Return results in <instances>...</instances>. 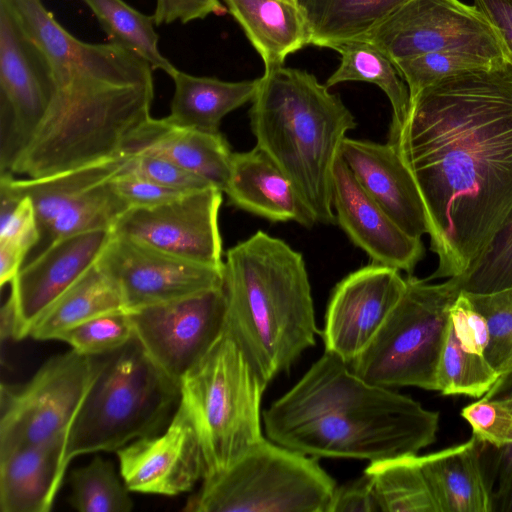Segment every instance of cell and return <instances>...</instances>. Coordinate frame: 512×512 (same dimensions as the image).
I'll return each instance as SVG.
<instances>
[{
	"instance_id": "obj_1",
	"label": "cell",
	"mask_w": 512,
	"mask_h": 512,
	"mask_svg": "<svg viewBox=\"0 0 512 512\" xmlns=\"http://www.w3.org/2000/svg\"><path fill=\"white\" fill-rule=\"evenodd\" d=\"M388 143L424 204L438 261L426 280L461 276L512 216V60L424 89Z\"/></svg>"
},
{
	"instance_id": "obj_2",
	"label": "cell",
	"mask_w": 512,
	"mask_h": 512,
	"mask_svg": "<svg viewBox=\"0 0 512 512\" xmlns=\"http://www.w3.org/2000/svg\"><path fill=\"white\" fill-rule=\"evenodd\" d=\"M263 423L269 440L301 454L375 462L417 455L434 443L439 412L365 381L325 350L263 412Z\"/></svg>"
},
{
	"instance_id": "obj_3",
	"label": "cell",
	"mask_w": 512,
	"mask_h": 512,
	"mask_svg": "<svg viewBox=\"0 0 512 512\" xmlns=\"http://www.w3.org/2000/svg\"><path fill=\"white\" fill-rule=\"evenodd\" d=\"M226 327L269 384L318 333L304 258L283 240L257 231L226 253Z\"/></svg>"
},
{
	"instance_id": "obj_4",
	"label": "cell",
	"mask_w": 512,
	"mask_h": 512,
	"mask_svg": "<svg viewBox=\"0 0 512 512\" xmlns=\"http://www.w3.org/2000/svg\"><path fill=\"white\" fill-rule=\"evenodd\" d=\"M249 111L261 148L287 175L316 218L334 224L333 170L355 118L338 94L306 70H264Z\"/></svg>"
},
{
	"instance_id": "obj_5",
	"label": "cell",
	"mask_w": 512,
	"mask_h": 512,
	"mask_svg": "<svg viewBox=\"0 0 512 512\" xmlns=\"http://www.w3.org/2000/svg\"><path fill=\"white\" fill-rule=\"evenodd\" d=\"M179 401V383L134 336L119 349L101 355L99 370L67 434V464L76 456L117 451L159 433Z\"/></svg>"
},
{
	"instance_id": "obj_6",
	"label": "cell",
	"mask_w": 512,
	"mask_h": 512,
	"mask_svg": "<svg viewBox=\"0 0 512 512\" xmlns=\"http://www.w3.org/2000/svg\"><path fill=\"white\" fill-rule=\"evenodd\" d=\"M267 386L226 329L181 378L179 405L198 435L204 478L224 471L264 438L260 411Z\"/></svg>"
},
{
	"instance_id": "obj_7",
	"label": "cell",
	"mask_w": 512,
	"mask_h": 512,
	"mask_svg": "<svg viewBox=\"0 0 512 512\" xmlns=\"http://www.w3.org/2000/svg\"><path fill=\"white\" fill-rule=\"evenodd\" d=\"M336 488L317 458L263 438L230 467L204 478L184 510L329 512Z\"/></svg>"
},
{
	"instance_id": "obj_8",
	"label": "cell",
	"mask_w": 512,
	"mask_h": 512,
	"mask_svg": "<svg viewBox=\"0 0 512 512\" xmlns=\"http://www.w3.org/2000/svg\"><path fill=\"white\" fill-rule=\"evenodd\" d=\"M369 345L349 365L365 381L391 389L437 391L449 310L461 289L455 277L433 284L412 275Z\"/></svg>"
},
{
	"instance_id": "obj_9",
	"label": "cell",
	"mask_w": 512,
	"mask_h": 512,
	"mask_svg": "<svg viewBox=\"0 0 512 512\" xmlns=\"http://www.w3.org/2000/svg\"><path fill=\"white\" fill-rule=\"evenodd\" d=\"M100 363L101 356L71 349L46 361L23 387L2 384L0 458L67 437Z\"/></svg>"
},
{
	"instance_id": "obj_10",
	"label": "cell",
	"mask_w": 512,
	"mask_h": 512,
	"mask_svg": "<svg viewBox=\"0 0 512 512\" xmlns=\"http://www.w3.org/2000/svg\"><path fill=\"white\" fill-rule=\"evenodd\" d=\"M124 161L117 157L43 178L0 173V180L32 201L39 230L33 256L62 237L113 228L129 209L113 186Z\"/></svg>"
},
{
	"instance_id": "obj_11",
	"label": "cell",
	"mask_w": 512,
	"mask_h": 512,
	"mask_svg": "<svg viewBox=\"0 0 512 512\" xmlns=\"http://www.w3.org/2000/svg\"><path fill=\"white\" fill-rule=\"evenodd\" d=\"M55 92L47 56L0 1V173H11L29 147Z\"/></svg>"
},
{
	"instance_id": "obj_12",
	"label": "cell",
	"mask_w": 512,
	"mask_h": 512,
	"mask_svg": "<svg viewBox=\"0 0 512 512\" xmlns=\"http://www.w3.org/2000/svg\"><path fill=\"white\" fill-rule=\"evenodd\" d=\"M363 40L392 62L451 49L510 59L485 15L460 0H407Z\"/></svg>"
},
{
	"instance_id": "obj_13",
	"label": "cell",
	"mask_w": 512,
	"mask_h": 512,
	"mask_svg": "<svg viewBox=\"0 0 512 512\" xmlns=\"http://www.w3.org/2000/svg\"><path fill=\"white\" fill-rule=\"evenodd\" d=\"M127 311L134 336L151 359L179 383L224 332L227 300L221 287Z\"/></svg>"
},
{
	"instance_id": "obj_14",
	"label": "cell",
	"mask_w": 512,
	"mask_h": 512,
	"mask_svg": "<svg viewBox=\"0 0 512 512\" xmlns=\"http://www.w3.org/2000/svg\"><path fill=\"white\" fill-rule=\"evenodd\" d=\"M112 237V229L76 233L26 261L1 309V339L28 337L39 316L97 263Z\"/></svg>"
},
{
	"instance_id": "obj_15",
	"label": "cell",
	"mask_w": 512,
	"mask_h": 512,
	"mask_svg": "<svg viewBox=\"0 0 512 512\" xmlns=\"http://www.w3.org/2000/svg\"><path fill=\"white\" fill-rule=\"evenodd\" d=\"M97 265L117 284L126 310L178 300L224 285L223 268L114 234Z\"/></svg>"
},
{
	"instance_id": "obj_16",
	"label": "cell",
	"mask_w": 512,
	"mask_h": 512,
	"mask_svg": "<svg viewBox=\"0 0 512 512\" xmlns=\"http://www.w3.org/2000/svg\"><path fill=\"white\" fill-rule=\"evenodd\" d=\"M47 56L56 90L80 79L116 85H153L152 67L114 44H91L75 38L41 0H0Z\"/></svg>"
},
{
	"instance_id": "obj_17",
	"label": "cell",
	"mask_w": 512,
	"mask_h": 512,
	"mask_svg": "<svg viewBox=\"0 0 512 512\" xmlns=\"http://www.w3.org/2000/svg\"><path fill=\"white\" fill-rule=\"evenodd\" d=\"M222 193L211 186L155 207L130 208L119 217L112 232L200 264L223 268L218 224Z\"/></svg>"
},
{
	"instance_id": "obj_18",
	"label": "cell",
	"mask_w": 512,
	"mask_h": 512,
	"mask_svg": "<svg viewBox=\"0 0 512 512\" xmlns=\"http://www.w3.org/2000/svg\"><path fill=\"white\" fill-rule=\"evenodd\" d=\"M406 286L400 271L372 263L334 288L322 332L325 350L350 364L372 341Z\"/></svg>"
},
{
	"instance_id": "obj_19",
	"label": "cell",
	"mask_w": 512,
	"mask_h": 512,
	"mask_svg": "<svg viewBox=\"0 0 512 512\" xmlns=\"http://www.w3.org/2000/svg\"><path fill=\"white\" fill-rule=\"evenodd\" d=\"M116 453L120 476L131 492L176 496L191 491L206 474L198 435L180 405L163 432L134 440Z\"/></svg>"
},
{
	"instance_id": "obj_20",
	"label": "cell",
	"mask_w": 512,
	"mask_h": 512,
	"mask_svg": "<svg viewBox=\"0 0 512 512\" xmlns=\"http://www.w3.org/2000/svg\"><path fill=\"white\" fill-rule=\"evenodd\" d=\"M336 222L373 263L411 275L425 255L421 238L404 232L365 191L343 160L337 158L332 180Z\"/></svg>"
},
{
	"instance_id": "obj_21",
	"label": "cell",
	"mask_w": 512,
	"mask_h": 512,
	"mask_svg": "<svg viewBox=\"0 0 512 512\" xmlns=\"http://www.w3.org/2000/svg\"><path fill=\"white\" fill-rule=\"evenodd\" d=\"M340 155L365 191L408 235L428 234V222L417 186L395 149L346 137Z\"/></svg>"
},
{
	"instance_id": "obj_22",
	"label": "cell",
	"mask_w": 512,
	"mask_h": 512,
	"mask_svg": "<svg viewBox=\"0 0 512 512\" xmlns=\"http://www.w3.org/2000/svg\"><path fill=\"white\" fill-rule=\"evenodd\" d=\"M231 205L273 222L312 228L316 218L294 184L261 148L233 153L223 191Z\"/></svg>"
},
{
	"instance_id": "obj_23",
	"label": "cell",
	"mask_w": 512,
	"mask_h": 512,
	"mask_svg": "<svg viewBox=\"0 0 512 512\" xmlns=\"http://www.w3.org/2000/svg\"><path fill=\"white\" fill-rule=\"evenodd\" d=\"M143 153L170 160L222 192L230 176L233 156L220 131L179 127L166 118L152 117L128 139L121 156Z\"/></svg>"
},
{
	"instance_id": "obj_24",
	"label": "cell",
	"mask_w": 512,
	"mask_h": 512,
	"mask_svg": "<svg viewBox=\"0 0 512 512\" xmlns=\"http://www.w3.org/2000/svg\"><path fill=\"white\" fill-rule=\"evenodd\" d=\"M67 437L20 448L0 458L1 512H48L64 479Z\"/></svg>"
},
{
	"instance_id": "obj_25",
	"label": "cell",
	"mask_w": 512,
	"mask_h": 512,
	"mask_svg": "<svg viewBox=\"0 0 512 512\" xmlns=\"http://www.w3.org/2000/svg\"><path fill=\"white\" fill-rule=\"evenodd\" d=\"M437 512H493L478 439L418 456Z\"/></svg>"
},
{
	"instance_id": "obj_26",
	"label": "cell",
	"mask_w": 512,
	"mask_h": 512,
	"mask_svg": "<svg viewBox=\"0 0 512 512\" xmlns=\"http://www.w3.org/2000/svg\"><path fill=\"white\" fill-rule=\"evenodd\" d=\"M228 12L260 55L264 70L283 66L286 58L310 45L305 17L289 0H224Z\"/></svg>"
},
{
	"instance_id": "obj_27",
	"label": "cell",
	"mask_w": 512,
	"mask_h": 512,
	"mask_svg": "<svg viewBox=\"0 0 512 512\" xmlns=\"http://www.w3.org/2000/svg\"><path fill=\"white\" fill-rule=\"evenodd\" d=\"M170 77L174 94L166 120L179 127L211 132L219 131L227 114L253 100L259 83V78L230 82L178 69Z\"/></svg>"
},
{
	"instance_id": "obj_28",
	"label": "cell",
	"mask_w": 512,
	"mask_h": 512,
	"mask_svg": "<svg viewBox=\"0 0 512 512\" xmlns=\"http://www.w3.org/2000/svg\"><path fill=\"white\" fill-rule=\"evenodd\" d=\"M119 310H126L120 289L96 263L39 316L29 337L56 340L78 324Z\"/></svg>"
},
{
	"instance_id": "obj_29",
	"label": "cell",
	"mask_w": 512,
	"mask_h": 512,
	"mask_svg": "<svg viewBox=\"0 0 512 512\" xmlns=\"http://www.w3.org/2000/svg\"><path fill=\"white\" fill-rule=\"evenodd\" d=\"M407 0H297L310 33V45L365 39Z\"/></svg>"
},
{
	"instance_id": "obj_30",
	"label": "cell",
	"mask_w": 512,
	"mask_h": 512,
	"mask_svg": "<svg viewBox=\"0 0 512 512\" xmlns=\"http://www.w3.org/2000/svg\"><path fill=\"white\" fill-rule=\"evenodd\" d=\"M330 49L339 54L340 63L327 78L325 85L328 88L344 82H366L376 85L385 93L391 104L390 124H400L408 113L410 95L392 60L365 40L335 44Z\"/></svg>"
},
{
	"instance_id": "obj_31",
	"label": "cell",
	"mask_w": 512,
	"mask_h": 512,
	"mask_svg": "<svg viewBox=\"0 0 512 512\" xmlns=\"http://www.w3.org/2000/svg\"><path fill=\"white\" fill-rule=\"evenodd\" d=\"M364 473L380 512H437L418 455L370 462Z\"/></svg>"
},
{
	"instance_id": "obj_32",
	"label": "cell",
	"mask_w": 512,
	"mask_h": 512,
	"mask_svg": "<svg viewBox=\"0 0 512 512\" xmlns=\"http://www.w3.org/2000/svg\"><path fill=\"white\" fill-rule=\"evenodd\" d=\"M82 1L96 16L111 43L143 59L153 70H162L169 76L176 71L159 50L153 16L139 12L123 0Z\"/></svg>"
},
{
	"instance_id": "obj_33",
	"label": "cell",
	"mask_w": 512,
	"mask_h": 512,
	"mask_svg": "<svg viewBox=\"0 0 512 512\" xmlns=\"http://www.w3.org/2000/svg\"><path fill=\"white\" fill-rule=\"evenodd\" d=\"M69 504L80 512H129L134 503L130 490L113 463L95 456L69 476Z\"/></svg>"
},
{
	"instance_id": "obj_34",
	"label": "cell",
	"mask_w": 512,
	"mask_h": 512,
	"mask_svg": "<svg viewBox=\"0 0 512 512\" xmlns=\"http://www.w3.org/2000/svg\"><path fill=\"white\" fill-rule=\"evenodd\" d=\"M499 372L484 355L463 349L449 321L437 371V391L442 395L480 398L498 380Z\"/></svg>"
},
{
	"instance_id": "obj_35",
	"label": "cell",
	"mask_w": 512,
	"mask_h": 512,
	"mask_svg": "<svg viewBox=\"0 0 512 512\" xmlns=\"http://www.w3.org/2000/svg\"><path fill=\"white\" fill-rule=\"evenodd\" d=\"M507 60L494 59L472 50L451 49L403 58L393 63L408 87L411 100L445 78L487 69Z\"/></svg>"
},
{
	"instance_id": "obj_36",
	"label": "cell",
	"mask_w": 512,
	"mask_h": 512,
	"mask_svg": "<svg viewBox=\"0 0 512 512\" xmlns=\"http://www.w3.org/2000/svg\"><path fill=\"white\" fill-rule=\"evenodd\" d=\"M461 416L473 435L494 447L512 445V379L501 374L478 401L465 406Z\"/></svg>"
},
{
	"instance_id": "obj_37",
	"label": "cell",
	"mask_w": 512,
	"mask_h": 512,
	"mask_svg": "<svg viewBox=\"0 0 512 512\" xmlns=\"http://www.w3.org/2000/svg\"><path fill=\"white\" fill-rule=\"evenodd\" d=\"M455 278L461 291L468 294H490L512 287V216L473 265Z\"/></svg>"
},
{
	"instance_id": "obj_38",
	"label": "cell",
	"mask_w": 512,
	"mask_h": 512,
	"mask_svg": "<svg viewBox=\"0 0 512 512\" xmlns=\"http://www.w3.org/2000/svg\"><path fill=\"white\" fill-rule=\"evenodd\" d=\"M134 337L133 325L127 310L105 313L61 333L56 340L88 356L111 353Z\"/></svg>"
},
{
	"instance_id": "obj_39",
	"label": "cell",
	"mask_w": 512,
	"mask_h": 512,
	"mask_svg": "<svg viewBox=\"0 0 512 512\" xmlns=\"http://www.w3.org/2000/svg\"><path fill=\"white\" fill-rule=\"evenodd\" d=\"M485 317L489 344L484 356L501 375L512 364V287L490 294H468Z\"/></svg>"
},
{
	"instance_id": "obj_40",
	"label": "cell",
	"mask_w": 512,
	"mask_h": 512,
	"mask_svg": "<svg viewBox=\"0 0 512 512\" xmlns=\"http://www.w3.org/2000/svg\"><path fill=\"white\" fill-rule=\"evenodd\" d=\"M122 172L182 191H197L212 186L170 160L146 153L126 157Z\"/></svg>"
},
{
	"instance_id": "obj_41",
	"label": "cell",
	"mask_w": 512,
	"mask_h": 512,
	"mask_svg": "<svg viewBox=\"0 0 512 512\" xmlns=\"http://www.w3.org/2000/svg\"><path fill=\"white\" fill-rule=\"evenodd\" d=\"M512 379V372H506ZM480 459L491 492L493 512H512V445L494 447L479 440Z\"/></svg>"
},
{
	"instance_id": "obj_42",
	"label": "cell",
	"mask_w": 512,
	"mask_h": 512,
	"mask_svg": "<svg viewBox=\"0 0 512 512\" xmlns=\"http://www.w3.org/2000/svg\"><path fill=\"white\" fill-rule=\"evenodd\" d=\"M450 322L463 349L484 355L490 334L485 317L461 291L449 310Z\"/></svg>"
},
{
	"instance_id": "obj_43",
	"label": "cell",
	"mask_w": 512,
	"mask_h": 512,
	"mask_svg": "<svg viewBox=\"0 0 512 512\" xmlns=\"http://www.w3.org/2000/svg\"><path fill=\"white\" fill-rule=\"evenodd\" d=\"M122 169L113 179V186L129 209L155 207L193 192L169 188L136 175L124 173Z\"/></svg>"
},
{
	"instance_id": "obj_44",
	"label": "cell",
	"mask_w": 512,
	"mask_h": 512,
	"mask_svg": "<svg viewBox=\"0 0 512 512\" xmlns=\"http://www.w3.org/2000/svg\"><path fill=\"white\" fill-rule=\"evenodd\" d=\"M227 12L226 5L220 0H156L152 16L155 25L171 24L175 21L186 24L211 14L221 16Z\"/></svg>"
},
{
	"instance_id": "obj_45",
	"label": "cell",
	"mask_w": 512,
	"mask_h": 512,
	"mask_svg": "<svg viewBox=\"0 0 512 512\" xmlns=\"http://www.w3.org/2000/svg\"><path fill=\"white\" fill-rule=\"evenodd\" d=\"M329 512H380L368 476L337 487Z\"/></svg>"
},
{
	"instance_id": "obj_46",
	"label": "cell",
	"mask_w": 512,
	"mask_h": 512,
	"mask_svg": "<svg viewBox=\"0 0 512 512\" xmlns=\"http://www.w3.org/2000/svg\"><path fill=\"white\" fill-rule=\"evenodd\" d=\"M500 36L512 60V0H473Z\"/></svg>"
},
{
	"instance_id": "obj_47",
	"label": "cell",
	"mask_w": 512,
	"mask_h": 512,
	"mask_svg": "<svg viewBox=\"0 0 512 512\" xmlns=\"http://www.w3.org/2000/svg\"><path fill=\"white\" fill-rule=\"evenodd\" d=\"M506 372H512V364L507 368V370L504 373H506Z\"/></svg>"
},
{
	"instance_id": "obj_48",
	"label": "cell",
	"mask_w": 512,
	"mask_h": 512,
	"mask_svg": "<svg viewBox=\"0 0 512 512\" xmlns=\"http://www.w3.org/2000/svg\"><path fill=\"white\" fill-rule=\"evenodd\" d=\"M289 1H292V2H296V3H297V0H289Z\"/></svg>"
}]
</instances>
